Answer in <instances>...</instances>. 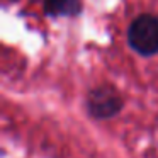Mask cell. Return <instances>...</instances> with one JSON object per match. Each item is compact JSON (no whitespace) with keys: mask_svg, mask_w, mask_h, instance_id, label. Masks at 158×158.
<instances>
[{"mask_svg":"<svg viewBox=\"0 0 158 158\" xmlns=\"http://www.w3.org/2000/svg\"><path fill=\"white\" fill-rule=\"evenodd\" d=\"M43 9L51 17L77 15L82 10V0H44Z\"/></svg>","mask_w":158,"mask_h":158,"instance_id":"3957f363","label":"cell"},{"mask_svg":"<svg viewBox=\"0 0 158 158\" xmlns=\"http://www.w3.org/2000/svg\"><path fill=\"white\" fill-rule=\"evenodd\" d=\"M123 109L121 95L109 85L95 87L87 95V110L95 119H110Z\"/></svg>","mask_w":158,"mask_h":158,"instance_id":"7a4b0ae2","label":"cell"},{"mask_svg":"<svg viewBox=\"0 0 158 158\" xmlns=\"http://www.w3.org/2000/svg\"><path fill=\"white\" fill-rule=\"evenodd\" d=\"M127 43L141 56H153L158 53V17L141 14L131 22L127 29Z\"/></svg>","mask_w":158,"mask_h":158,"instance_id":"6da1fadb","label":"cell"}]
</instances>
